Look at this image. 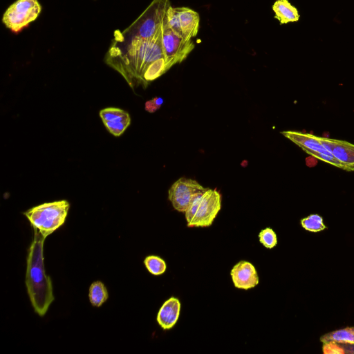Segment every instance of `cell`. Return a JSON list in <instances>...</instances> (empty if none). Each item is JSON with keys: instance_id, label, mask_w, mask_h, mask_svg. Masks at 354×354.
<instances>
[{"instance_id": "cell-1", "label": "cell", "mask_w": 354, "mask_h": 354, "mask_svg": "<svg viewBox=\"0 0 354 354\" xmlns=\"http://www.w3.org/2000/svg\"><path fill=\"white\" fill-rule=\"evenodd\" d=\"M28 249L26 286L35 311L44 316L54 300L50 278L46 274L43 247L45 237L35 228Z\"/></svg>"}, {"instance_id": "cell-2", "label": "cell", "mask_w": 354, "mask_h": 354, "mask_svg": "<svg viewBox=\"0 0 354 354\" xmlns=\"http://www.w3.org/2000/svg\"><path fill=\"white\" fill-rule=\"evenodd\" d=\"M221 208V195L216 189L196 194L185 212L187 227L211 226Z\"/></svg>"}, {"instance_id": "cell-3", "label": "cell", "mask_w": 354, "mask_h": 354, "mask_svg": "<svg viewBox=\"0 0 354 354\" xmlns=\"http://www.w3.org/2000/svg\"><path fill=\"white\" fill-rule=\"evenodd\" d=\"M69 207L67 201L61 200L35 206L24 214L32 227L46 238L64 224Z\"/></svg>"}, {"instance_id": "cell-4", "label": "cell", "mask_w": 354, "mask_h": 354, "mask_svg": "<svg viewBox=\"0 0 354 354\" xmlns=\"http://www.w3.org/2000/svg\"><path fill=\"white\" fill-rule=\"evenodd\" d=\"M41 10L38 0H17L4 12L2 22L7 28L17 33L35 21Z\"/></svg>"}, {"instance_id": "cell-5", "label": "cell", "mask_w": 354, "mask_h": 354, "mask_svg": "<svg viewBox=\"0 0 354 354\" xmlns=\"http://www.w3.org/2000/svg\"><path fill=\"white\" fill-rule=\"evenodd\" d=\"M165 19L169 28L185 39L190 40L198 34L200 17L197 12L189 8L170 6Z\"/></svg>"}, {"instance_id": "cell-6", "label": "cell", "mask_w": 354, "mask_h": 354, "mask_svg": "<svg viewBox=\"0 0 354 354\" xmlns=\"http://www.w3.org/2000/svg\"><path fill=\"white\" fill-rule=\"evenodd\" d=\"M162 47L169 68L181 63L194 48L192 39L187 40L171 30L165 19L162 27Z\"/></svg>"}, {"instance_id": "cell-7", "label": "cell", "mask_w": 354, "mask_h": 354, "mask_svg": "<svg viewBox=\"0 0 354 354\" xmlns=\"http://www.w3.org/2000/svg\"><path fill=\"white\" fill-rule=\"evenodd\" d=\"M207 189L196 180L182 177L169 189L168 198L176 211L185 212L194 196Z\"/></svg>"}, {"instance_id": "cell-8", "label": "cell", "mask_w": 354, "mask_h": 354, "mask_svg": "<svg viewBox=\"0 0 354 354\" xmlns=\"http://www.w3.org/2000/svg\"><path fill=\"white\" fill-rule=\"evenodd\" d=\"M99 114L106 129L114 136H121L131 123L129 114L119 108L107 107Z\"/></svg>"}, {"instance_id": "cell-9", "label": "cell", "mask_w": 354, "mask_h": 354, "mask_svg": "<svg viewBox=\"0 0 354 354\" xmlns=\"http://www.w3.org/2000/svg\"><path fill=\"white\" fill-rule=\"evenodd\" d=\"M233 284L238 289L248 290L259 283L254 266L246 261H241L234 266L230 272Z\"/></svg>"}, {"instance_id": "cell-10", "label": "cell", "mask_w": 354, "mask_h": 354, "mask_svg": "<svg viewBox=\"0 0 354 354\" xmlns=\"http://www.w3.org/2000/svg\"><path fill=\"white\" fill-rule=\"evenodd\" d=\"M281 133L314 158L319 153L333 155L321 143L318 136L295 131H285Z\"/></svg>"}, {"instance_id": "cell-11", "label": "cell", "mask_w": 354, "mask_h": 354, "mask_svg": "<svg viewBox=\"0 0 354 354\" xmlns=\"http://www.w3.org/2000/svg\"><path fill=\"white\" fill-rule=\"evenodd\" d=\"M321 143L327 149L339 162L345 165L350 169L354 171V145L345 141L318 137Z\"/></svg>"}, {"instance_id": "cell-12", "label": "cell", "mask_w": 354, "mask_h": 354, "mask_svg": "<svg viewBox=\"0 0 354 354\" xmlns=\"http://www.w3.org/2000/svg\"><path fill=\"white\" fill-rule=\"evenodd\" d=\"M180 300L174 297L168 299L160 307L156 320L163 330L172 328L176 324L180 313Z\"/></svg>"}, {"instance_id": "cell-13", "label": "cell", "mask_w": 354, "mask_h": 354, "mask_svg": "<svg viewBox=\"0 0 354 354\" xmlns=\"http://www.w3.org/2000/svg\"><path fill=\"white\" fill-rule=\"evenodd\" d=\"M272 10L280 24L295 22L299 19L297 9L288 0H277L272 5Z\"/></svg>"}, {"instance_id": "cell-14", "label": "cell", "mask_w": 354, "mask_h": 354, "mask_svg": "<svg viewBox=\"0 0 354 354\" xmlns=\"http://www.w3.org/2000/svg\"><path fill=\"white\" fill-rule=\"evenodd\" d=\"M333 341L339 343H354V326L333 330L320 337V342L323 344Z\"/></svg>"}, {"instance_id": "cell-15", "label": "cell", "mask_w": 354, "mask_h": 354, "mask_svg": "<svg viewBox=\"0 0 354 354\" xmlns=\"http://www.w3.org/2000/svg\"><path fill=\"white\" fill-rule=\"evenodd\" d=\"M108 297L107 290L102 282L95 281L91 285L88 297L93 306H101L107 300Z\"/></svg>"}, {"instance_id": "cell-16", "label": "cell", "mask_w": 354, "mask_h": 354, "mask_svg": "<svg viewBox=\"0 0 354 354\" xmlns=\"http://www.w3.org/2000/svg\"><path fill=\"white\" fill-rule=\"evenodd\" d=\"M144 264L147 270L155 276L162 274L167 269L165 261L162 258L155 255L147 257L144 260Z\"/></svg>"}, {"instance_id": "cell-17", "label": "cell", "mask_w": 354, "mask_h": 354, "mask_svg": "<svg viewBox=\"0 0 354 354\" xmlns=\"http://www.w3.org/2000/svg\"><path fill=\"white\" fill-rule=\"evenodd\" d=\"M259 239L260 243L268 249H272L277 244V234L270 227L262 230L259 234Z\"/></svg>"}, {"instance_id": "cell-18", "label": "cell", "mask_w": 354, "mask_h": 354, "mask_svg": "<svg viewBox=\"0 0 354 354\" xmlns=\"http://www.w3.org/2000/svg\"><path fill=\"white\" fill-rule=\"evenodd\" d=\"M301 226L307 231L312 232H318L326 228L324 223H320L309 216L303 218L301 221Z\"/></svg>"}, {"instance_id": "cell-19", "label": "cell", "mask_w": 354, "mask_h": 354, "mask_svg": "<svg viewBox=\"0 0 354 354\" xmlns=\"http://www.w3.org/2000/svg\"><path fill=\"white\" fill-rule=\"evenodd\" d=\"M322 351L324 354H345L341 345L333 341L323 344Z\"/></svg>"}, {"instance_id": "cell-20", "label": "cell", "mask_w": 354, "mask_h": 354, "mask_svg": "<svg viewBox=\"0 0 354 354\" xmlns=\"http://www.w3.org/2000/svg\"><path fill=\"white\" fill-rule=\"evenodd\" d=\"M163 102L164 100L161 97H155L145 102V110L149 113H154L161 107Z\"/></svg>"}, {"instance_id": "cell-21", "label": "cell", "mask_w": 354, "mask_h": 354, "mask_svg": "<svg viewBox=\"0 0 354 354\" xmlns=\"http://www.w3.org/2000/svg\"><path fill=\"white\" fill-rule=\"evenodd\" d=\"M339 344L344 348L345 354H354V343H339Z\"/></svg>"}]
</instances>
